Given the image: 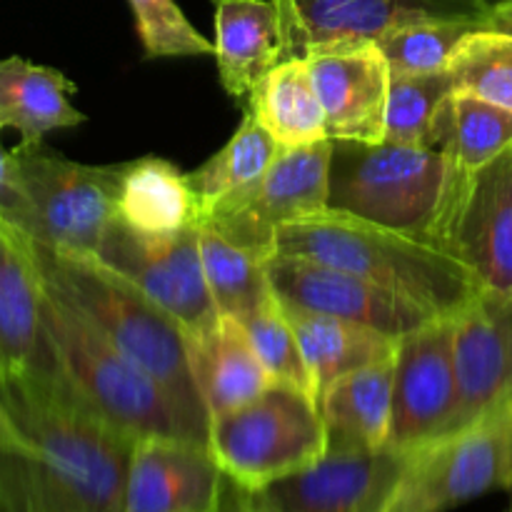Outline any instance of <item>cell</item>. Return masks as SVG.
Wrapping results in <instances>:
<instances>
[{
    "mask_svg": "<svg viewBox=\"0 0 512 512\" xmlns=\"http://www.w3.org/2000/svg\"><path fill=\"white\" fill-rule=\"evenodd\" d=\"M135 440L60 373H0V512H123Z\"/></svg>",
    "mask_w": 512,
    "mask_h": 512,
    "instance_id": "obj_1",
    "label": "cell"
},
{
    "mask_svg": "<svg viewBox=\"0 0 512 512\" xmlns=\"http://www.w3.org/2000/svg\"><path fill=\"white\" fill-rule=\"evenodd\" d=\"M30 245L45 288L73 305L128 358L148 370L168 390L195 443L208 448L210 413L195 385L183 325L95 253L50 248L35 240Z\"/></svg>",
    "mask_w": 512,
    "mask_h": 512,
    "instance_id": "obj_2",
    "label": "cell"
},
{
    "mask_svg": "<svg viewBox=\"0 0 512 512\" xmlns=\"http://www.w3.org/2000/svg\"><path fill=\"white\" fill-rule=\"evenodd\" d=\"M275 253L303 255L363 275L438 318L458 315L483 290L473 270L430 240L330 208L285 225Z\"/></svg>",
    "mask_w": 512,
    "mask_h": 512,
    "instance_id": "obj_3",
    "label": "cell"
},
{
    "mask_svg": "<svg viewBox=\"0 0 512 512\" xmlns=\"http://www.w3.org/2000/svg\"><path fill=\"white\" fill-rule=\"evenodd\" d=\"M45 328L60 373L110 425L130 435L135 443L148 438L195 443L168 390L83 313L48 288Z\"/></svg>",
    "mask_w": 512,
    "mask_h": 512,
    "instance_id": "obj_4",
    "label": "cell"
},
{
    "mask_svg": "<svg viewBox=\"0 0 512 512\" xmlns=\"http://www.w3.org/2000/svg\"><path fill=\"white\" fill-rule=\"evenodd\" d=\"M10 160V205L5 218L40 245L95 253L118 218L128 163L85 165L43 145H15Z\"/></svg>",
    "mask_w": 512,
    "mask_h": 512,
    "instance_id": "obj_5",
    "label": "cell"
},
{
    "mask_svg": "<svg viewBox=\"0 0 512 512\" xmlns=\"http://www.w3.org/2000/svg\"><path fill=\"white\" fill-rule=\"evenodd\" d=\"M330 145V210L428 240L453 175L440 150L390 140H330Z\"/></svg>",
    "mask_w": 512,
    "mask_h": 512,
    "instance_id": "obj_6",
    "label": "cell"
},
{
    "mask_svg": "<svg viewBox=\"0 0 512 512\" xmlns=\"http://www.w3.org/2000/svg\"><path fill=\"white\" fill-rule=\"evenodd\" d=\"M208 450L228 480L258 493L328 453V430L313 395L278 383L210 418Z\"/></svg>",
    "mask_w": 512,
    "mask_h": 512,
    "instance_id": "obj_7",
    "label": "cell"
},
{
    "mask_svg": "<svg viewBox=\"0 0 512 512\" xmlns=\"http://www.w3.org/2000/svg\"><path fill=\"white\" fill-rule=\"evenodd\" d=\"M512 488V398L415 450L385 512H448Z\"/></svg>",
    "mask_w": 512,
    "mask_h": 512,
    "instance_id": "obj_8",
    "label": "cell"
},
{
    "mask_svg": "<svg viewBox=\"0 0 512 512\" xmlns=\"http://www.w3.org/2000/svg\"><path fill=\"white\" fill-rule=\"evenodd\" d=\"M330 148V140L283 148L258 180L208 205L200 223L255 258H270L285 225L328 208Z\"/></svg>",
    "mask_w": 512,
    "mask_h": 512,
    "instance_id": "obj_9",
    "label": "cell"
},
{
    "mask_svg": "<svg viewBox=\"0 0 512 512\" xmlns=\"http://www.w3.org/2000/svg\"><path fill=\"white\" fill-rule=\"evenodd\" d=\"M428 240L483 288L512 295V148L473 173L453 168Z\"/></svg>",
    "mask_w": 512,
    "mask_h": 512,
    "instance_id": "obj_10",
    "label": "cell"
},
{
    "mask_svg": "<svg viewBox=\"0 0 512 512\" xmlns=\"http://www.w3.org/2000/svg\"><path fill=\"white\" fill-rule=\"evenodd\" d=\"M200 225L173 235H143L115 218L100 240L103 263L133 280L198 338L220 318L200 258Z\"/></svg>",
    "mask_w": 512,
    "mask_h": 512,
    "instance_id": "obj_11",
    "label": "cell"
},
{
    "mask_svg": "<svg viewBox=\"0 0 512 512\" xmlns=\"http://www.w3.org/2000/svg\"><path fill=\"white\" fill-rule=\"evenodd\" d=\"M460 388L455 373L453 315L433 318L398 338L393 418L388 443L415 450L458 433Z\"/></svg>",
    "mask_w": 512,
    "mask_h": 512,
    "instance_id": "obj_12",
    "label": "cell"
},
{
    "mask_svg": "<svg viewBox=\"0 0 512 512\" xmlns=\"http://www.w3.org/2000/svg\"><path fill=\"white\" fill-rule=\"evenodd\" d=\"M263 263L270 288L285 308L350 320L393 338H403L410 330L438 318L405 295L320 260L273 253Z\"/></svg>",
    "mask_w": 512,
    "mask_h": 512,
    "instance_id": "obj_13",
    "label": "cell"
},
{
    "mask_svg": "<svg viewBox=\"0 0 512 512\" xmlns=\"http://www.w3.org/2000/svg\"><path fill=\"white\" fill-rule=\"evenodd\" d=\"M285 58H308L330 45L378 40L388 30L423 20H480L483 0H275Z\"/></svg>",
    "mask_w": 512,
    "mask_h": 512,
    "instance_id": "obj_14",
    "label": "cell"
},
{
    "mask_svg": "<svg viewBox=\"0 0 512 512\" xmlns=\"http://www.w3.org/2000/svg\"><path fill=\"white\" fill-rule=\"evenodd\" d=\"M413 453L390 445L375 450H328L290 478L258 490L265 512H385Z\"/></svg>",
    "mask_w": 512,
    "mask_h": 512,
    "instance_id": "obj_15",
    "label": "cell"
},
{
    "mask_svg": "<svg viewBox=\"0 0 512 512\" xmlns=\"http://www.w3.org/2000/svg\"><path fill=\"white\" fill-rule=\"evenodd\" d=\"M328 140L383 143L390 68L375 40L330 45L308 55Z\"/></svg>",
    "mask_w": 512,
    "mask_h": 512,
    "instance_id": "obj_16",
    "label": "cell"
},
{
    "mask_svg": "<svg viewBox=\"0 0 512 512\" xmlns=\"http://www.w3.org/2000/svg\"><path fill=\"white\" fill-rule=\"evenodd\" d=\"M458 430L512 398V295L483 288L453 315Z\"/></svg>",
    "mask_w": 512,
    "mask_h": 512,
    "instance_id": "obj_17",
    "label": "cell"
},
{
    "mask_svg": "<svg viewBox=\"0 0 512 512\" xmlns=\"http://www.w3.org/2000/svg\"><path fill=\"white\" fill-rule=\"evenodd\" d=\"M228 478L205 445L173 438L138 440L123 512H218Z\"/></svg>",
    "mask_w": 512,
    "mask_h": 512,
    "instance_id": "obj_18",
    "label": "cell"
},
{
    "mask_svg": "<svg viewBox=\"0 0 512 512\" xmlns=\"http://www.w3.org/2000/svg\"><path fill=\"white\" fill-rule=\"evenodd\" d=\"M58 373L33 245L0 213V373Z\"/></svg>",
    "mask_w": 512,
    "mask_h": 512,
    "instance_id": "obj_19",
    "label": "cell"
},
{
    "mask_svg": "<svg viewBox=\"0 0 512 512\" xmlns=\"http://www.w3.org/2000/svg\"><path fill=\"white\" fill-rule=\"evenodd\" d=\"M213 45L223 88L233 98H248L285 58L275 0H218Z\"/></svg>",
    "mask_w": 512,
    "mask_h": 512,
    "instance_id": "obj_20",
    "label": "cell"
},
{
    "mask_svg": "<svg viewBox=\"0 0 512 512\" xmlns=\"http://www.w3.org/2000/svg\"><path fill=\"white\" fill-rule=\"evenodd\" d=\"M188 345L195 385L210 418L250 403L275 383L245 325L233 315H220L213 328L188 338Z\"/></svg>",
    "mask_w": 512,
    "mask_h": 512,
    "instance_id": "obj_21",
    "label": "cell"
},
{
    "mask_svg": "<svg viewBox=\"0 0 512 512\" xmlns=\"http://www.w3.org/2000/svg\"><path fill=\"white\" fill-rule=\"evenodd\" d=\"M395 355L353 370L320 393L328 450H375L388 443Z\"/></svg>",
    "mask_w": 512,
    "mask_h": 512,
    "instance_id": "obj_22",
    "label": "cell"
},
{
    "mask_svg": "<svg viewBox=\"0 0 512 512\" xmlns=\"http://www.w3.org/2000/svg\"><path fill=\"white\" fill-rule=\"evenodd\" d=\"M75 85L60 70L20 55L0 60V130H18L23 145H43L53 130L75 128L85 115L70 103Z\"/></svg>",
    "mask_w": 512,
    "mask_h": 512,
    "instance_id": "obj_23",
    "label": "cell"
},
{
    "mask_svg": "<svg viewBox=\"0 0 512 512\" xmlns=\"http://www.w3.org/2000/svg\"><path fill=\"white\" fill-rule=\"evenodd\" d=\"M245 100L280 148H303L328 140L323 103L305 58L280 60Z\"/></svg>",
    "mask_w": 512,
    "mask_h": 512,
    "instance_id": "obj_24",
    "label": "cell"
},
{
    "mask_svg": "<svg viewBox=\"0 0 512 512\" xmlns=\"http://www.w3.org/2000/svg\"><path fill=\"white\" fill-rule=\"evenodd\" d=\"M118 218L143 235H173L200 225V203L185 173L150 155L128 163Z\"/></svg>",
    "mask_w": 512,
    "mask_h": 512,
    "instance_id": "obj_25",
    "label": "cell"
},
{
    "mask_svg": "<svg viewBox=\"0 0 512 512\" xmlns=\"http://www.w3.org/2000/svg\"><path fill=\"white\" fill-rule=\"evenodd\" d=\"M285 313L293 323L310 373L318 385V398L338 378L365 368V365L378 363V360L393 358L398 350V338L368 328V325L293 308H285Z\"/></svg>",
    "mask_w": 512,
    "mask_h": 512,
    "instance_id": "obj_26",
    "label": "cell"
},
{
    "mask_svg": "<svg viewBox=\"0 0 512 512\" xmlns=\"http://www.w3.org/2000/svg\"><path fill=\"white\" fill-rule=\"evenodd\" d=\"M428 148L465 173L485 168L512 148V110L453 90L435 113Z\"/></svg>",
    "mask_w": 512,
    "mask_h": 512,
    "instance_id": "obj_27",
    "label": "cell"
},
{
    "mask_svg": "<svg viewBox=\"0 0 512 512\" xmlns=\"http://www.w3.org/2000/svg\"><path fill=\"white\" fill-rule=\"evenodd\" d=\"M200 258L205 280L220 315L245 320L273 295L265 263L240 245L230 243L213 228L200 223Z\"/></svg>",
    "mask_w": 512,
    "mask_h": 512,
    "instance_id": "obj_28",
    "label": "cell"
},
{
    "mask_svg": "<svg viewBox=\"0 0 512 512\" xmlns=\"http://www.w3.org/2000/svg\"><path fill=\"white\" fill-rule=\"evenodd\" d=\"M280 150L283 148L278 145V140L245 108L243 123L228 140V145L210 160H205L198 170L185 175L200 203V213L223 195L258 180L273 165Z\"/></svg>",
    "mask_w": 512,
    "mask_h": 512,
    "instance_id": "obj_29",
    "label": "cell"
},
{
    "mask_svg": "<svg viewBox=\"0 0 512 512\" xmlns=\"http://www.w3.org/2000/svg\"><path fill=\"white\" fill-rule=\"evenodd\" d=\"M448 75L458 93L512 110V33L475 28L455 48Z\"/></svg>",
    "mask_w": 512,
    "mask_h": 512,
    "instance_id": "obj_30",
    "label": "cell"
},
{
    "mask_svg": "<svg viewBox=\"0 0 512 512\" xmlns=\"http://www.w3.org/2000/svg\"><path fill=\"white\" fill-rule=\"evenodd\" d=\"M480 25V20H423L388 30L375 45L388 60L390 75L443 73L460 40Z\"/></svg>",
    "mask_w": 512,
    "mask_h": 512,
    "instance_id": "obj_31",
    "label": "cell"
},
{
    "mask_svg": "<svg viewBox=\"0 0 512 512\" xmlns=\"http://www.w3.org/2000/svg\"><path fill=\"white\" fill-rule=\"evenodd\" d=\"M240 323L248 330L270 378L278 380V383L295 385V388L305 390V393L318 400V385H315L298 335H295L293 323H290L278 295H270L253 315H248Z\"/></svg>",
    "mask_w": 512,
    "mask_h": 512,
    "instance_id": "obj_32",
    "label": "cell"
},
{
    "mask_svg": "<svg viewBox=\"0 0 512 512\" xmlns=\"http://www.w3.org/2000/svg\"><path fill=\"white\" fill-rule=\"evenodd\" d=\"M453 90L448 70L430 75H390L385 140L428 145L435 113Z\"/></svg>",
    "mask_w": 512,
    "mask_h": 512,
    "instance_id": "obj_33",
    "label": "cell"
},
{
    "mask_svg": "<svg viewBox=\"0 0 512 512\" xmlns=\"http://www.w3.org/2000/svg\"><path fill=\"white\" fill-rule=\"evenodd\" d=\"M148 58L215 55V45L190 25L175 0H128Z\"/></svg>",
    "mask_w": 512,
    "mask_h": 512,
    "instance_id": "obj_34",
    "label": "cell"
},
{
    "mask_svg": "<svg viewBox=\"0 0 512 512\" xmlns=\"http://www.w3.org/2000/svg\"><path fill=\"white\" fill-rule=\"evenodd\" d=\"M218 512H265V510L263 505L258 503V498H255V493H250V490L240 488V485H235L233 480H228L223 503H220Z\"/></svg>",
    "mask_w": 512,
    "mask_h": 512,
    "instance_id": "obj_35",
    "label": "cell"
},
{
    "mask_svg": "<svg viewBox=\"0 0 512 512\" xmlns=\"http://www.w3.org/2000/svg\"><path fill=\"white\" fill-rule=\"evenodd\" d=\"M483 28L512 33V3L498 5V8H490L483 18Z\"/></svg>",
    "mask_w": 512,
    "mask_h": 512,
    "instance_id": "obj_36",
    "label": "cell"
},
{
    "mask_svg": "<svg viewBox=\"0 0 512 512\" xmlns=\"http://www.w3.org/2000/svg\"><path fill=\"white\" fill-rule=\"evenodd\" d=\"M10 205V160L8 150L0 145V213H5Z\"/></svg>",
    "mask_w": 512,
    "mask_h": 512,
    "instance_id": "obj_37",
    "label": "cell"
},
{
    "mask_svg": "<svg viewBox=\"0 0 512 512\" xmlns=\"http://www.w3.org/2000/svg\"><path fill=\"white\" fill-rule=\"evenodd\" d=\"M485 5H488V10L490 8H498V5H505V3H512V0H483Z\"/></svg>",
    "mask_w": 512,
    "mask_h": 512,
    "instance_id": "obj_38",
    "label": "cell"
},
{
    "mask_svg": "<svg viewBox=\"0 0 512 512\" xmlns=\"http://www.w3.org/2000/svg\"><path fill=\"white\" fill-rule=\"evenodd\" d=\"M508 512H512V503H510V510Z\"/></svg>",
    "mask_w": 512,
    "mask_h": 512,
    "instance_id": "obj_39",
    "label": "cell"
}]
</instances>
